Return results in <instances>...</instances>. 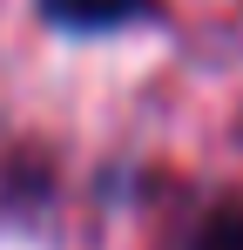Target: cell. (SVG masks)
Segmentation results:
<instances>
[{
	"mask_svg": "<svg viewBox=\"0 0 243 250\" xmlns=\"http://www.w3.org/2000/svg\"><path fill=\"white\" fill-rule=\"evenodd\" d=\"M47 7V21H61V27H115V21H128L142 0H40Z\"/></svg>",
	"mask_w": 243,
	"mask_h": 250,
	"instance_id": "obj_1",
	"label": "cell"
},
{
	"mask_svg": "<svg viewBox=\"0 0 243 250\" xmlns=\"http://www.w3.org/2000/svg\"><path fill=\"white\" fill-rule=\"evenodd\" d=\"M189 250H243V209H216V216L196 230Z\"/></svg>",
	"mask_w": 243,
	"mask_h": 250,
	"instance_id": "obj_2",
	"label": "cell"
}]
</instances>
